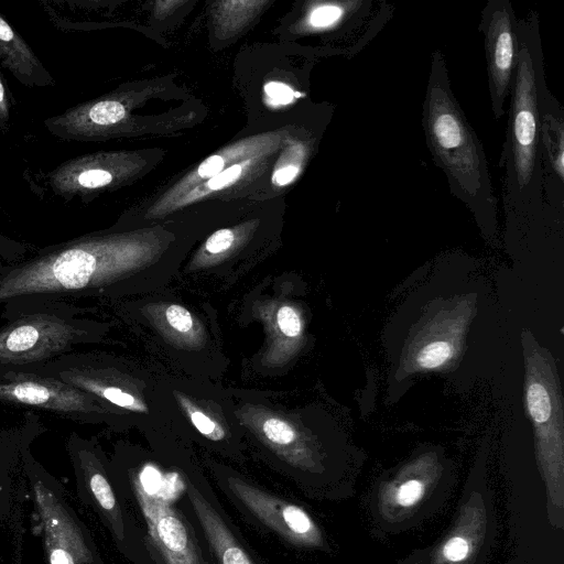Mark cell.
I'll list each match as a JSON object with an SVG mask.
<instances>
[{
  "instance_id": "30",
  "label": "cell",
  "mask_w": 564,
  "mask_h": 564,
  "mask_svg": "<svg viewBox=\"0 0 564 564\" xmlns=\"http://www.w3.org/2000/svg\"><path fill=\"white\" fill-rule=\"evenodd\" d=\"M0 267H1V264H0Z\"/></svg>"
},
{
  "instance_id": "15",
  "label": "cell",
  "mask_w": 564,
  "mask_h": 564,
  "mask_svg": "<svg viewBox=\"0 0 564 564\" xmlns=\"http://www.w3.org/2000/svg\"><path fill=\"white\" fill-rule=\"evenodd\" d=\"M453 355L449 343L437 340L424 346L416 357L417 365L423 369H433L444 365Z\"/></svg>"
},
{
  "instance_id": "22",
  "label": "cell",
  "mask_w": 564,
  "mask_h": 564,
  "mask_svg": "<svg viewBox=\"0 0 564 564\" xmlns=\"http://www.w3.org/2000/svg\"><path fill=\"white\" fill-rule=\"evenodd\" d=\"M12 107V95L4 82L3 75L0 72V127L2 130L9 124Z\"/></svg>"
},
{
  "instance_id": "12",
  "label": "cell",
  "mask_w": 564,
  "mask_h": 564,
  "mask_svg": "<svg viewBox=\"0 0 564 564\" xmlns=\"http://www.w3.org/2000/svg\"><path fill=\"white\" fill-rule=\"evenodd\" d=\"M0 65L23 86L44 88L54 77L12 25L0 14Z\"/></svg>"
},
{
  "instance_id": "29",
  "label": "cell",
  "mask_w": 564,
  "mask_h": 564,
  "mask_svg": "<svg viewBox=\"0 0 564 564\" xmlns=\"http://www.w3.org/2000/svg\"><path fill=\"white\" fill-rule=\"evenodd\" d=\"M1 130H2V129H1V127H0V131H1Z\"/></svg>"
},
{
  "instance_id": "28",
  "label": "cell",
  "mask_w": 564,
  "mask_h": 564,
  "mask_svg": "<svg viewBox=\"0 0 564 564\" xmlns=\"http://www.w3.org/2000/svg\"><path fill=\"white\" fill-rule=\"evenodd\" d=\"M7 470L0 468V519L8 509V497L3 491L6 484L3 482L7 478Z\"/></svg>"
},
{
  "instance_id": "17",
  "label": "cell",
  "mask_w": 564,
  "mask_h": 564,
  "mask_svg": "<svg viewBox=\"0 0 564 564\" xmlns=\"http://www.w3.org/2000/svg\"><path fill=\"white\" fill-rule=\"evenodd\" d=\"M278 325L288 337H295L301 330V321L296 312L290 306H282L278 312Z\"/></svg>"
},
{
  "instance_id": "18",
  "label": "cell",
  "mask_w": 564,
  "mask_h": 564,
  "mask_svg": "<svg viewBox=\"0 0 564 564\" xmlns=\"http://www.w3.org/2000/svg\"><path fill=\"white\" fill-rule=\"evenodd\" d=\"M166 319L173 328L182 333L188 332L193 326V319L189 312L176 304L167 307Z\"/></svg>"
},
{
  "instance_id": "13",
  "label": "cell",
  "mask_w": 564,
  "mask_h": 564,
  "mask_svg": "<svg viewBox=\"0 0 564 564\" xmlns=\"http://www.w3.org/2000/svg\"><path fill=\"white\" fill-rule=\"evenodd\" d=\"M527 404L530 416L536 426L549 423L552 420L555 408V394L552 389L540 379H528Z\"/></svg>"
},
{
  "instance_id": "23",
  "label": "cell",
  "mask_w": 564,
  "mask_h": 564,
  "mask_svg": "<svg viewBox=\"0 0 564 564\" xmlns=\"http://www.w3.org/2000/svg\"><path fill=\"white\" fill-rule=\"evenodd\" d=\"M423 495V485L419 480L403 484L398 491V501L402 506L415 503Z\"/></svg>"
},
{
  "instance_id": "16",
  "label": "cell",
  "mask_w": 564,
  "mask_h": 564,
  "mask_svg": "<svg viewBox=\"0 0 564 564\" xmlns=\"http://www.w3.org/2000/svg\"><path fill=\"white\" fill-rule=\"evenodd\" d=\"M29 253V247L22 242L0 235V263L17 262Z\"/></svg>"
},
{
  "instance_id": "20",
  "label": "cell",
  "mask_w": 564,
  "mask_h": 564,
  "mask_svg": "<svg viewBox=\"0 0 564 564\" xmlns=\"http://www.w3.org/2000/svg\"><path fill=\"white\" fill-rule=\"evenodd\" d=\"M264 90L274 105H286L293 101L295 94L289 86L279 83L271 82L265 85Z\"/></svg>"
},
{
  "instance_id": "9",
  "label": "cell",
  "mask_w": 564,
  "mask_h": 564,
  "mask_svg": "<svg viewBox=\"0 0 564 564\" xmlns=\"http://www.w3.org/2000/svg\"><path fill=\"white\" fill-rule=\"evenodd\" d=\"M100 401L55 378L0 367V403L52 412L74 422H93L106 413Z\"/></svg>"
},
{
  "instance_id": "21",
  "label": "cell",
  "mask_w": 564,
  "mask_h": 564,
  "mask_svg": "<svg viewBox=\"0 0 564 564\" xmlns=\"http://www.w3.org/2000/svg\"><path fill=\"white\" fill-rule=\"evenodd\" d=\"M235 236L229 229H220L214 232L206 241V249L210 253H219L227 250L234 242Z\"/></svg>"
},
{
  "instance_id": "24",
  "label": "cell",
  "mask_w": 564,
  "mask_h": 564,
  "mask_svg": "<svg viewBox=\"0 0 564 564\" xmlns=\"http://www.w3.org/2000/svg\"><path fill=\"white\" fill-rule=\"evenodd\" d=\"M242 172V167L239 164L232 165L225 171L218 173L217 175L210 177L207 182V186L210 189L217 191L220 189L234 181H236Z\"/></svg>"
},
{
  "instance_id": "7",
  "label": "cell",
  "mask_w": 564,
  "mask_h": 564,
  "mask_svg": "<svg viewBox=\"0 0 564 564\" xmlns=\"http://www.w3.org/2000/svg\"><path fill=\"white\" fill-rule=\"evenodd\" d=\"M218 490L243 520L259 532L288 547L319 543L318 529L310 513L290 498L267 489L232 469L213 465Z\"/></svg>"
},
{
  "instance_id": "19",
  "label": "cell",
  "mask_w": 564,
  "mask_h": 564,
  "mask_svg": "<svg viewBox=\"0 0 564 564\" xmlns=\"http://www.w3.org/2000/svg\"><path fill=\"white\" fill-rule=\"evenodd\" d=\"M191 420L195 427L198 430V432H200L203 435H206L208 438L213 441L223 440V430L202 412H192Z\"/></svg>"
},
{
  "instance_id": "8",
  "label": "cell",
  "mask_w": 564,
  "mask_h": 564,
  "mask_svg": "<svg viewBox=\"0 0 564 564\" xmlns=\"http://www.w3.org/2000/svg\"><path fill=\"white\" fill-rule=\"evenodd\" d=\"M66 449L73 466L77 495L110 533L117 550L124 556L127 516L115 488L110 465L96 444L72 432Z\"/></svg>"
},
{
  "instance_id": "14",
  "label": "cell",
  "mask_w": 564,
  "mask_h": 564,
  "mask_svg": "<svg viewBox=\"0 0 564 564\" xmlns=\"http://www.w3.org/2000/svg\"><path fill=\"white\" fill-rule=\"evenodd\" d=\"M262 432L268 442L275 448H286L280 464L278 467L283 470L289 449L293 447V444L297 440V434L295 430L286 422L276 419L270 417L262 425Z\"/></svg>"
},
{
  "instance_id": "10",
  "label": "cell",
  "mask_w": 564,
  "mask_h": 564,
  "mask_svg": "<svg viewBox=\"0 0 564 564\" xmlns=\"http://www.w3.org/2000/svg\"><path fill=\"white\" fill-rule=\"evenodd\" d=\"M478 31L484 37L488 91L495 119L506 115L518 59V18L509 0H488Z\"/></svg>"
},
{
  "instance_id": "3",
  "label": "cell",
  "mask_w": 564,
  "mask_h": 564,
  "mask_svg": "<svg viewBox=\"0 0 564 564\" xmlns=\"http://www.w3.org/2000/svg\"><path fill=\"white\" fill-rule=\"evenodd\" d=\"M422 127L432 160L444 172L451 194L469 209L486 236H495L498 200L487 156L453 93L440 50L431 55Z\"/></svg>"
},
{
  "instance_id": "5",
  "label": "cell",
  "mask_w": 564,
  "mask_h": 564,
  "mask_svg": "<svg viewBox=\"0 0 564 564\" xmlns=\"http://www.w3.org/2000/svg\"><path fill=\"white\" fill-rule=\"evenodd\" d=\"M178 505L192 523L209 564H268L247 541L199 468L176 462Z\"/></svg>"
},
{
  "instance_id": "1",
  "label": "cell",
  "mask_w": 564,
  "mask_h": 564,
  "mask_svg": "<svg viewBox=\"0 0 564 564\" xmlns=\"http://www.w3.org/2000/svg\"><path fill=\"white\" fill-rule=\"evenodd\" d=\"M545 82L539 13L518 19V59L506 138L499 159L502 207L508 221L539 220L550 214L544 195L539 95Z\"/></svg>"
},
{
  "instance_id": "2",
  "label": "cell",
  "mask_w": 564,
  "mask_h": 564,
  "mask_svg": "<svg viewBox=\"0 0 564 564\" xmlns=\"http://www.w3.org/2000/svg\"><path fill=\"white\" fill-rule=\"evenodd\" d=\"M127 516L124 557L132 564H209L178 505L180 478L151 462L110 464Z\"/></svg>"
},
{
  "instance_id": "27",
  "label": "cell",
  "mask_w": 564,
  "mask_h": 564,
  "mask_svg": "<svg viewBox=\"0 0 564 564\" xmlns=\"http://www.w3.org/2000/svg\"><path fill=\"white\" fill-rule=\"evenodd\" d=\"M297 171L299 169L294 165L282 167L274 175L275 182L279 185H286L294 180Z\"/></svg>"
},
{
  "instance_id": "4",
  "label": "cell",
  "mask_w": 564,
  "mask_h": 564,
  "mask_svg": "<svg viewBox=\"0 0 564 564\" xmlns=\"http://www.w3.org/2000/svg\"><path fill=\"white\" fill-rule=\"evenodd\" d=\"M83 312L64 303L6 322L0 326V367L37 366L95 340L97 324L77 316Z\"/></svg>"
},
{
  "instance_id": "25",
  "label": "cell",
  "mask_w": 564,
  "mask_h": 564,
  "mask_svg": "<svg viewBox=\"0 0 564 564\" xmlns=\"http://www.w3.org/2000/svg\"><path fill=\"white\" fill-rule=\"evenodd\" d=\"M468 553V544L462 538H453L444 546V555L453 562L460 561Z\"/></svg>"
},
{
  "instance_id": "26",
  "label": "cell",
  "mask_w": 564,
  "mask_h": 564,
  "mask_svg": "<svg viewBox=\"0 0 564 564\" xmlns=\"http://www.w3.org/2000/svg\"><path fill=\"white\" fill-rule=\"evenodd\" d=\"M225 165V161L219 155H212L207 158L199 166H198V175L200 177H213L221 172Z\"/></svg>"
},
{
  "instance_id": "11",
  "label": "cell",
  "mask_w": 564,
  "mask_h": 564,
  "mask_svg": "<svg viewBox=\"0 0 564 564\" xmlns=\"http://www.w3.org/2000/svg\"><path fill=\"white\" fill-rule=\"evenodd\" d=\"M544 195L550 214L564 209V110L543 82L539 95Z\"/></svg>"
},
{
  "instance_id": "6",
  "label": "cell",
  "mask_w": 564,
  "mask_h": 564,
  "mask_svg": "<svg viewBox=\"0 0 564 564\" xmlns=\"http://www.w3.org/2000/svg\"><path fill=\"white\" fill-rule=\"evenodd\" d=\"M31 434L21 448V463L32 489L50 564H104L93 536L68 506L61 484L32 456Z\"/></svg>"
}]
</instances>
